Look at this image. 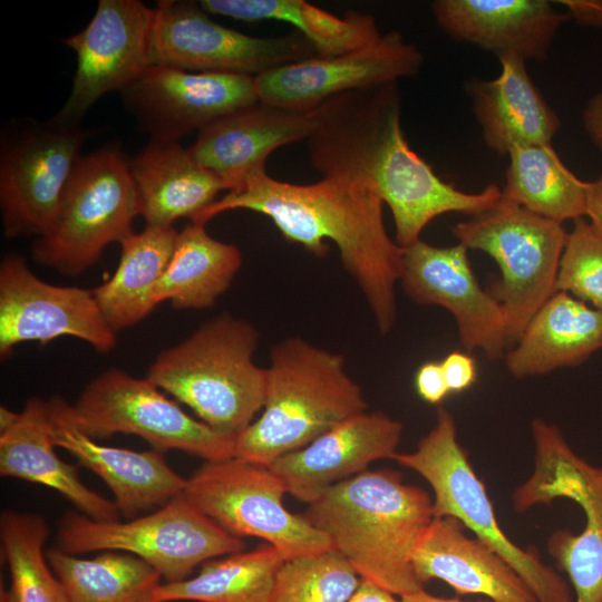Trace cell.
Instances as JSON below:
<instances>
[{"mask_svg": "<svg viewBox=\"0 0 602 602\" xmlns=\"http://www.w3.org/2000/svg\"><path fill=\"white\" fill-rule=\"evenodd\" d=\"M452 232L467 250L482 251L496 262L501 280L489 292L504 309L512 348L555 292L567 232L563 224L503 195L491 208L455 224Z\"/></svg>", "mask_w": 602, "mask_h": 602, "instance_id": "9", "label": "cell"}, {"mask_svg": "<svg viewBox=\"0 0 602 602\" xmlns=\"http://www.w3.org/2000/svg\"><path fill=\"white\" fill-rule=\"evenodd\" d=\"M401 602H492L488 599H482L477 601H464L458 598H443L433 595L428 592H426L424 589L416 591L414 593H409L406 595L400 596Z\"/></svg>", "mask_w": 602, "mask_h": 602, "instance_id": "44", "label": "cell"}, {"mask_svg": "<svg viewBox=\"0 0 602 602\" xmlns=\"http://www.w3.org/2000/svg\"><path fill=\"white\" fill-rule=\"evenodd\" d=\"M507 156L505 198L561 224L585 217L589 182L564 165L552 143L515 147Z\"/></svg>", "mask_w": 602, "mask_h": 602, "instance_id": "32", "label": "cell"}, {"mask_svg": "<svg viewBox=\"0 0 602 602\" xmlns=\"http://www.w3.org/2000/svg\"><path fill=\"white\" fill-rule=\"evenodd\" d=\"M285 493L268 466L234 456L203 464L182 494L226 532L262 538L284 560L333 550L327 534L287 509Z\"/></svg>", "mask_w": 602, "mask_h": 602, "instance_id": "11", "label": "cell"}, {"mask_svg": "<svg viewBox=\"0 0 602 602\" xmlns=\"http://www.w3.org/2000/svg\"><path fill=\"white\" fill-rule=\"evenodd\" d=\"M601 348L602 312L556 291L504 357L511 375L526 378L577 366Z\"/></svg>", "mask_w": 602, "mask_h": 602, "instance_id": "27", "label": "cell"}, {"mask_svg": "<svg viewBox=\"0 0 602 602\" xmlns=\"http://www.w3.org/2000/svg\"><path fill=\"white\" fill-rule=\"evenodd\" d=\"M382 207L380 197L358 181L322 176L313 183L294 184L271 177L262 167L191 222L205 225L223 212L249 210L268 216L287 241L317 256L329 250L324 240L333 242L342 266L386 334L396 321L404 249L387 233Z\"/></svg>", "mask_w": 602, "mask_h": 602, "instance_id": "2", "label": "cell"}, {"mask_svg": "<svg viewBox=\"0 0 602 602\" xmlns=\"http://www.w3.org/2000/svg\"><path fill=\"white\" fill-rule=\"evenodd\" d=\"M570 19L579 26L602 28V0H559Z\"/></svg>", "mask_w": 602, "mask_h": 602, "instance_id": "40", "label": "cell"}, {"mask_svg": "<svg viewBox=\"0 0 602 602\" xmlns=\"http://www.w3.org/2000/svg\"><path fill=\"white\" fill-rule=\"evenodd\" d=\"M207 13L243 21L274 20L292 25L318 56H336L361 48L381 32L375 18L348 11L338 17L303 0H202Z\"/></svg>", "mask_w": 602, "mask_h": 602, "instance_id": "31", "label": "cell"}, {"mask_svg": "<svg viewBox=\"0 0 602 602\" xmlns=\"http://www.w3.org/2000/svg\"><path fill=\"white\" fill-rule=\"evenodd\" d=\"M431 8L453 39L525 62L543 61L570 19L547 0H437Z\"/></svg>", "mask_w": 602, "mask_h": 602, "instance_id": "23", "label": "cell"}, {"mask_svg": "<svg viewBox=\"0 0 602 602\" xmlns=\"http://www.w3.org/2000/svg\"><path fill=\"white\" fill-rule=\"evenodd\" d=\"M154 8L138 0H100L89 23L62 42L74 50L77 68L70 95L52 118L77 126L104 95L137 80L155 65Z\"/></svg>", "mask_w": 602, "mask_h": 602, "instance_id": "14", "label": "cell"}, {"mask_svg": "<svg viewBox=\"0 0 602 602\" xmlns=\"http://www.w3.org/2000/svg\"><path fill=\"white\" fill-rule=\"evenodd\" d=\"M401 435L400 421L381 411H363L268 467L282 479L287 493L311 504L331 486L367 470L371 463L394 458Z\"/></svg>", "mask_w": 602, "mask_h": 602, "instance_id": "20", "label": "cell"}, {"mask_svg": "<svg viewBox=\"0 0 602 602\" xmlns=\"http://www.w3.org/2000/svg\"><path fill=\"white\" fill-rule=\"evenodd\" d=\"M394 595V593L378 584L361 579L358 589L347 602H401Z\"/></svg>", "mask_w": 602, "mask_h": 602, "instance_id": "43", "label": "cell"}, {"mask_svg": "<svg viewBox=\"0 0 602 602\" xmlns=\"http://www.w3.org/2000/svg\"><path fill=\"white\" fill-rule=\"evenodd\" d=\"M46 556L69 602H158L162 575L136 555L103 551L80 559L50 548Z\"/></svg>", "mask_w": 602, "mask_h": 602, "instance_id": "33", "label": "cell"}, {"mask_svg": "<svg viewBox=\"0 0 602 602\" xmlns=\"http://www.w3.org/2000/svg\"><path fill=\"white\" fill-rule=\"evenodd\" d=\"M55 448L48 400L30 398L16 423L0 433V475L47 486L94 520L118 521L115 502L87 487L78 466Z\"/></svg>", "mask_w": 602, "mask_h": 602, "instance_id": "26", "label": "cell"}, {"mask_svg": "<svg viewBox=\"0 0 602 602\" xmlns=\"http://www.w3.org/2000/svg\"><path fill=\"white\" fill-rule=\"evenodd\" d=\"M359 577L336 548L285 560L276 572L270 602H347Z\"/></svg>", "mask_w": 602, "mask_h": 602, "instance_id": "36", "label": "cell"}, {"mask_svg": "<svg viewBox=\"0 0 602 602\" xmlns=\"http://www.w3.org/2000/svg\"><path fill=\"white\" fill-rule=\"evenodd\" d=\"M69 411L89 437L135 435L161 453L177 449L205 459L235 456L234 437L224 436L187 415L151 379L110 368L88 382Z\"/></svg>", "mask_w": 602, "mask_h": 602, "instance_id": "12", "label": "cell"}, {"mask_svg": "<svg viewBox=\"0 0 602 602\" xmlns=\"http://www.w3.org/2000/svg\"><path fill=\"white\" fill-rule=\"evenodd\" d=\"M467 251L460 243L436 246L419 239L404 247L399 282L416 303L439 305L452 313L467 351L480 350L496 360L511 348L507 318L501 303L478 283Z\"/></svg>", "mask_w": 602, "mask_h": 602, "instance_id": "18", "label": "cell"}, {"mask_svg": "<svg viewBox=\"0 0 602 602\" xmlns=\"http://www.w3.org/2000/svg\"><path fill=\"white\" fill-rule=\"evenodd\" d=\"M243 262L241 250L211 236L204 224L188 223L177 234L169 263L149 295L154 308L169 301L178 310H203L215 304Z\"/></svg>", "mask_w": 602, "mask_h": 602, "instance_id": "29", "label": "cell"}, {"mask_svg": "<svg viewBox=\"0 0 602 602\" xmlns=\"http://www.w3.org/2000/svg\"><path fill=\"white\" fill-rule=\"evenodd\" d=\"M90 134L51 119L2 145L0 205L7 237H38L49 229Z\"/></svg>", "mask_w": 602, "mask_h": 602, "instance_id": "15", "label": "cell"}, {"mask_svg": "<svg viewBox=\"0 0 602 602\" xmlns=\"http://www.w3.org/2000/svg\"><path fill=\"white\" fill-rule=\"evenodd\" d=\"M120 93L139 126L157 142L177 143L192 130L259 101L254 76L158 64Z\"/></svg>", "mask_w": 602, "mask_h": 602, "instance_id": "19", "label": "cell"}, {"mask_svg": "<svg viewBox=\"0 0 602 602\" xmlns=\"http://www.w3.org/2000/svg\"><path fill=\"white\" fill-rule=\"evenodd\" d=\"M586 217L602 236V174L588 184Z\"/></svg>", "mask_w": 602, "mask_h": 602, "instance_id": "42", "label": "cell"}, {"mask_svg": "<svg viewBox=\"0 0 602 602\" xmlns=\"http://www.w3.org/2000/svg\"><path fill=\"white\" fill-rule=\"evenodd\" d=\"M258 329L222 313L161 352L147 378L215 431L236 438L263 408L266 368L254 362Z\"/></svg>", "mask_w": 602, "mask_h": 602, "instance_id": "5", "label": "cell"}, {"mask_svg": "<svg viewBox=\"0 0 602 602\" xmlns=\"http://www.w3.org/2000/svg\"><path fill=\"white\" fill-rule=\"evenodd\" d=\"M424 64L421 51L396 30L356 50L315 56L254 77L259 100L307 111L337 95L412 77Z\"/></svg>", "mask_w": 602, "mask_h": 602, "instance_id": "17", "label": "cell"}, {"mask_svg": "<svg viewBox=\"0 0 602 602\" xmlns=\"http://www.w3.org/2000/svg\"><path fill=\"white\" fill-rule=\"evenodd\" d=\"M424 477L434 492V517L450 516L502 556L525 581L538 602H574L567 583L542 562L535 547L512 542L496 518L486 487L459 444L453 414L437 409L434 427L411 453L394 457Z\"/></svg>", "mask_w": 602, "mask_h": 602, "instance_id": "7", "label": "cell"}, {"mask_svg": "<svg viewBox=\"0 0 602 602\" xmlns=\"http://www.w3.org/2000/svg\"><path fill=\"white\" fill-rule=\"evenodd\" d=\"M440 363L449 392H463L475 383L477 379L476 360L468 352L450 351Z\"/></svg>", "mask_w": 602, "mask_h": 602, "instance_id": "38", "label": "cell"}, {"mask_svg": "<svg viewBox=\"0 0 602 602\" xmlns=\"http://www.w3.org/2000/svg\"><path fill=\"white\" fill-rule=\"evenodd\" d=\"M415 387L418 396L428 404H440L450 392L440 361H426L416 371Z\"/></svg>", "mask_w": 602, "mask_h": 602, "instance_id": "39", "label": "cell"}, {"mask_svg": "<svg viewBox=\"0 0 602 602\" xmlns=\"http://www.w3.org/2000/svg\"><path fill=\"white\" fill-rule=\"evenodd\" d=\"M48 536L49 526L40 515L11 509L1 513V554L10 584L1 589L0 602H69L43 551Z\"/></svg>", "mask_w": 602, "mask_h": 602, "instance_id": "35", "label": "cell"}, {"mask_svg": "<svg viewBox=\"0 0 602 602\" xmlns=\"http://www.w3.org/2000/svg\"><path fill=\"white\" fill-rule=\"evenodd\" d=\"M465 528L455 517L433 518L411 554L419 582L441 580L458 594H480L492 602H538L521 575Z\"/></svg>", "mask_w": 602, "mask_h": 602, "instance_id": "24", "label": "cell"}, {"mask_svg": "<svg viewBox=\"0 0 602 602\" xmlns=\"http://www.w3.org/2000/svg\"><path fill=\"white\" fill-rule=\"evenodd\" d=\"M19 412H14L9 408L1 406L0 408V433L11 427L17 418Z\"/></svg>", "mask_w": 602, "mask_h": 602, "instance_id": "45", "label": "cell"}, {"mask_svg": "<svg viewBox=\"0 0 602 602\" xmlns=\"http://www.w3.org/2000/svg\"><path fill=\"white\" fill-rule=\"evenodd\" d=\"M582 120L589 139L602 152V91L589 99L583 109Z\"/></svg>", "mask_w": 602, "mask_h": 602, "instance_id": "41", "label": "cell"}, {"mask_svg": "<svg viewBox=\"0 0 602 602\" xmlns=\"http://www.w3.org/2000/svg\"><path fill=\"white\" fill-rule=\"evenodd\" d=\"M305 142L311 165L322 176L358 181L389 206L395 241L402 249L419 240L437 216H475L502 197L495 184L477 193L458 190L410 147L401 127L398 82L350 90L323 101L315 108V125Z\"/></svg>", "mask_w": 602, "mask_h": 602, "instance_id": "1", "label": "cell"}, {"mask_svg": "<svg viewBox=\"0 0 602 602\" xmlns=\"http://www.w3.org/2000/svg\"><path fill=\"white\" fill-rule=\"evenodd\" d=\"M69 405L61 397L48 400L55 445L70 453L78 465L105 482L119 514L134 518L138 513L158 508L183 493L186 478L169 467L163 453L98 444L76 426Z\"/></svg>", "mask_w": 602, "mask_h": 602, "instance_id": "21", "label": "cell"}, {"mask_svg": "<svg viewBox=\"0 0 602 602\" xmlns=\"http://www.w3.org/2000/svg\"><path fill=\"white\" fill-rule=\"evenodd\" d=\"M270 544L202 564L197 575L162 583L158 602H270L278 570L284 562Z\"/></svg>", "mask_w": 602, "mask_h": 602, "instance_id": "34", "label": "cell"}, {"mask_svg": "<svg viewBox=\"0 0 602 602\" xmlns=\"http://www.w3.org/2000/svg\"><path fill=\"white\" fill-rule=\"evenodd\" d=\"M59 337L78 338L103 353L117 342L93 289L50 284L22 256L7 255L0 264L1 358L21 342L46 344Z\"/></svg>", "mask_w": 602, "mask_h": 602, "instance_id": "16", "label": "cell"}, {"mask_svg": "<svg viewBox=\"0 0 602 602\" xmlns=\"http://www.w3.org/2000/svg\"><path fill=\"white\" fill-rule=\"evenodd\" d=\"M177 234L173 226L147 225L119 243L120 260L115 273L93 289L103 315L116 333L153 311L149 295L169 263Z\"/></svg>", "mask_w": 602, "mask_h": 602, "instance_id": "30", "label": "cell"}, {"mask_svg": "<svg viewBox=\"0 0 602 602\" xmlns=\"http://www.w3.org/2000/svg\"><path fill=\"white\" fill-rule=\"evenodd\" d=\"M263 412L235 439V456L269 466L367 409L341 353L300 337L270 351Z\"/></svg>", "mask_w": 602, "mask_h": 602, "instance_id": "4", "label": "cell"}, {"mask_svg": "<svg viewBox=\"0 0 602 602\" xmlns=\"http://www.w3.org/2000/svg\"><path fill=\"white\" fill-rule=\"evenodd\" d=\"M303 517L327 534L361 579L399 596L424 589L411 554L433 499L397 470H365L327 489Z\"/></svg>", "mask_w": 602, "mask_h": 602, "instance_id": "3", "label": "cell"}, {"mask_svg": "<svg viewBox=\"0 0 602 602\" xmlns=\"http://www.w3.org/2000/svg\"><path fill=\"white\" fill-rule=\"evenodd\" d=\"M155 62L196 72L258 76L318 56L299 32L253 37L212 20L200 4L162 0L154 8Z\"/></svg>", "mask_w": 602, "mask_h": 602, "instance_id": "13", "label": "cell"}, {"mask_svg": "<svg viewBox=\"0 0 602 602\" xmlns=\"http://www.w3.org/2000/svg\"><path fill=\"white\" fill-rule=\"evenodd\" d=\"M139 216L149 226H172L193 219L215 201L224 183L176 142L151 144L128 162Z\"/></svg>", "mask_w": 602, "mask_h": 602, "instance_id": "28", "label": "cell"}, {"mask_svg": "<svg viewBox=\"0 0 602 602\" xmlns=\"http://www.w3.org/2000/svg\"><path fill=\"white\" fill-rule=\"evenodd\" d=\"M556 291L566 292L602 312V236L584 217L573 221L566 235Z\"/></svg>", "mask_w": 602, "mask_h": 602, "instance_id": "37", "label": "cell"}, {"mask_svg": "<svg viewBox=\"0 0 602 602\" xmlns=\"http://www.w3.org/2000/svg\"><path fill=\"white\" fill-rule=\"evenodd\" d=\"M498 60L495 79L466 84L484 143L499 155L520 146L551 144L562 123L532 81L526 62L516 56Z\"/></svg>", "mask_w": 602, "mask_h": 602, "instance_id": "25", "label": "cell"}, {"mask_svg": "<svg viewBox=\"0 0 602 602\" xmlns=\"http://www.w3.org/2000/svg\"><path fill=\"white\" fill-rule=\"evenodd\" d=\"M244 542L198 511L183 494L128 522L98 521L78 512L58 525L57 548L68 554L118 551L138 556L177 582L216 557L243 551Z\"/></svg>", "mask_w": 602, "mask_h": 602, "instance_id": "8", "label": "cell"}, {"mask_svg": "<svg viewBox=\"0 0 602 602\" xmlns=\"http://www.w3.org/2000/svg\"><path fill=\"white\" fill-rule=\"evenodd\" d=\"M314 125L315 109L299 111L259 100L201 129L188 152L229 192L250 172L265 167L273 151L307 140Z\"/></svg>", "mask_w": 602, "mask_h": 602, "instance_id": "22", "label": "cell"}, {"mask_svg": "<svg viewBox=\"0 0 602 602\" xmlns=\"http://www.w3.org/2000/svg\"><path fill=\"white\" fill-rule=\"evenodd\" d=\"M128 162L114 145L80 156L49 229L32 244L39 264L79 275L133 233L139 208Z\"/></svg>", "mask_w": 602, "mask_h": 602, "instance_id": "6", "label": "cell"}, {"mask_svg": "<svg viewBox=\"0 0 602 602\" xmlns=\"http://www.w3.org/2000/svg\"><path fill=\"white\" fill-rule=\"evenodd\" d=\"M535 465L532 475L513 493V507L525 512L569 498L585 514L579 534L556 530L547 552L570 579L574 602H602V467L577 456L561 430L543 419L532 423Z\"/></svg>", "mask_w": 602, "mask_h": 602, "instance_id": "10", "label": "cell"}]
</instances>
